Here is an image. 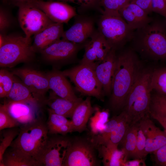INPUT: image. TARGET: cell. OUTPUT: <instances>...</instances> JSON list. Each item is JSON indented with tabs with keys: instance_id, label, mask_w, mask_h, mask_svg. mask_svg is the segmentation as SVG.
<instances>
[{
	"instance_id": "obj_1",
	"label": "cell",
	"mask_w": 166,
	"mask_h": 166,
	"mask_svg": "<svg viewBox=\"0 0 166 166\" xmlns=\"http://www.w3.org/2000/svg\"><path fill=\"white\" fill-rule=\"evenodd\" d=\"M139 63L132 51L117 56L112 89L110 103L113 109L123 108L128 95L139 72Z\"/></svg>"
},
{
	"instance_id": "obj_2",
	"label": "cell",
	"mask_w": 166,
	"mask_h": 166,
	"mask_svg": "<svg viewBox=\"0 0 166 166\" xmlns=\"http://www.w3.org/2000/svg\"><path fill=\"white\" fill-rule=\"evenodd\" d=\"M152 72L140 70L126 100L123 111L131 125L137 123L149 114Z\"/></svg>"
},
{
	"instance_id": "obj_3",
	"label": "cell",
	"mask_w": 166,
	"mask_h": 166,
	"mask_svg": "<svg viewBox=\"0 0 166 166\" xmlns=\"http://www.w3.org/2000/svg\"><path fill=\"white\" fill-rule=\"evenodd\" d=\"M48 133L47 125L40 118L30 123L22 125L10 147L23 151L40 164V159L49 138Z\"/></svg>"
},
{
	"instance_id": "obj_4",
	"label": "cell",
	"mask_w": 166,
	"mask_h": 166,
	"mask_svg": "<svg viewBox=\"0 0 166 166\" xmlns=\"http://www.w3.org/2000/svg\"><path fill=\"white\" fill-rule=\"evenodd\" d=\"M35 52L31 38L16 34L0 35L1 67H11L19 63L29 62Z\"/></svg>"
},
{
	"instance_id": "obj_5",
	"label": "cell",
	"mask_w": 166,
	"mask_h": 166,
	"mask_svg": "<svg viewBox=\"0 0 166 166\" xmlns=\"http://www.w3.org/2000/svg\"><path fill=\"white\" fill-rule=\"evenodd\" d=\"M97 30L112 49L116 50L132 38L133 31L119 12L103 10L98 22Z\"/></svg>"
},
{
	"instance_id": "obj_6",
	"label": "cell",
	"mask_w": 166,
	"mask_h": 166,
	"mask_svg": "<svg viewBox=\"0 0 166 166\" xmlns=\"http://www.w3.org/2000/svg\"><path fill=\"white\" fill-rule=\"evenodd\" d=\"M151 21L137 30L134 38L144 53L154 59L166 61L165 26L159 22Z\"/></svg>"
},
{
	"instance_id": "obj_7",
	"label": "cell",
	"mask_w": 166,
	"mask_h": 166,
	"mask_svg": "<svg viewBox=\"0 0 166 166\" xmlns=\"http://www.w3.org/2000/svg\"><path fill=\"white\" fill-rule=\"evenodd\" d=\"M61 72L70 79L77 91L82 94L100 99L103 98L104 93L93 68L80 63Z\"/></svg>"
},
{
	"instance_id": "obj_8",
	"label": "cell",
	"mask_w": 166,
	"mask_h": 166,
	"mask_svg": "<svg viewBox=\"0 0 166 166\" xmlns=\"http://www.w3.org/2000/svg\"><path fill=\"white\" fill-rule=\"evenodd\" d=\"M96 146L91 140L76 138L69 140L63 166L100 165L96 153Z\"/></svg>"
},
{
	"instance_id": "obj_9",
	"label": "cell",
	"mask_w": 166,
	"mask_h": 166,
	"mask_svg": "<svg viewBox=\"0 0 166 166\" xmlns=\"http://www.w3.org/2000/svg\"><path fill=\"white\" fill-rule=\"evenodd\" d=\"M18 7V21L27 38H31L54 22L32 3L21 5Z\"/></svg>"
},
{
	"instance_id": "obj_10",
	"label": "cell",
	"mask_w": 166,
	"mask_h": 166,
	"mask_svg": "<svg viewBox=\"0 0 166 166\" xmlns=\"http://www.w3.org/2000/svg\"><path fill=\"white\" fill-rule=\"evenodd\" d=\"M12 73L21 79L22 83L39 101L43 99L45 93L49 89V81L46 74L28 68L17 69L14 70Z\"/></svg>"
},
{
	"instance_id": "obj_11",
	"label": "cell",
	"mask_w": 166,
	"mask_h": 166,
	"mask_svg": "<svg viewBox=\"0 0 166 166\" xmlns=\"http://www.w3.org/2000/svg\"><path fill=\"white\" fill-rule=\"evenodd\" d=\"M69 140L60 136L49 138L39 160L41 166H63Z\"/></svg>"
},
{
	"instance_id": "obj_12",
	"label": "cell",
	"mask_w": 166,
	"mask_h": 166,
	"mask_svg": "<svg viewBox=\"0 0 166 166\" xmlns=\"http://www.w3.org/2000/svg\"><path fill=\"white\" fill-rule=\"evenodd\" d=\"M32 3L55 22L67 23L72 18L77 15L75 9L66 2L36 0Z\"/></svg>"
},
{
	"instance_id": "obj_13",
	"label": "cell",
	"mask_w": 166,
	"mask_h": 166,
	"mask_svg": "<svg viewBox=\"0 0 166 166\" xmlns=\"http://www.w3.org/2000/svg\"><path fill=\"white\" fill-rule=\"evenodd\" d=\"M81 45H83L75 44L61 38L40 52L43 58L49 62L66 61L75 58Z\"/></svg>"
},
{
	"instance_id": "obj_14",
	"label": "cell",
	"mask_w": 166,
	"mask_h": 166,
	"mask_svg": "<svg viewBox=\"0 0 166 166\" xmlns=\"http://www.w3.org/2000/svg\"><path fill=\"white\" fill-rule=\"evenodd\" d=\"M96 31L93 18L85 16H77L72 26L64 31L61 38L75 44L83 45Z\"/></svg>"
},
{
	"instance_id": "obj_15",
	"label": "cell",
	"mask_w": 166,
	"mask_h": 166,
	"mask_svg": "<svg viewBox=\"0 0 166 166\" xmlns=\"http://www.w3.org/2000/svg\"><path fill=\"white\" fill-rule=\"evenodd\" d=\"M115 51V49H112L105 58L98 63L94 68L96 74L104 93L106 94H109L112 91L117 59Z\"/></svg>"
},
{
	"instance_id": "obj_16",
	"label": "cell",
	"mask_w": 166,
	"mask_h": 166,
	"mask_svg": "<svg viewBox=\"0 0 166 166\" xmlns=\"http://www.w3.org/2000/svg\"><path fill=\"white\" fill-rule=\"evenodd\" d=\"M4 104L9 113L19 124H26L40 119L38 103L9 101Z\"/></svg>"
},
{
	"instance_id": "obj_17",
	"label": "cell",
	"mask_w": 166,
	"mask_h": 166,
	"mask_svg": "<svg viewBox=\"0 0 166 166\" xmlns=\"http://www.w3.org/2000/svg\"><path fill=\"white\" fill-rule=\"evenodd\" d=\"M138 124L146 138V156L166 144V133L156 126L148 116L142 119Z\"/></svg>"
},
{
	"instance_id": "obj_18",
	"label": "cell",
	"mask_w": 166,
	"mask_h": 166,
	"mask_svg": "<svg viewBox=\"0 0 166 166\" xmlns=\"http://www.w3.org/2000/svg\"><path fill=\"white\" fill-rule=\"evenodd\" d=\"M46 75L49 89L52 90L57 96L73 101L82 100L75 95L69 83L61 72L53 71Z\"/></svg>"
},
{
	"instance_id": "obj_19",
	"label": "cell",
	"mask_w": 166,
	"mask_h": 166,
	"mask_svg": "<svg viewBox=\"0 0 166 166\" xmlns=\"http://www.w3.org/2000/svg\"><path fill=\"white\" fill-rule=\"evenodd\" d=\"M119 13L132 30L142 28L151 21L148 14L144 10L130 2L120 9Z\"/></svg>"
},
{
	"instance_id": "obj_20",
	"label": "cell",
	"mask_w": 166,
	"mask_h": 166,
	"mask_svg": "<svg viewBox=\"0 0 166 166\" xmlns=\"http://www.w3.org/2000/svg\"><path fill=\"white\" fill-rule=\"evenodd\" d=\"M63 23L54 22L34 35L32 46L35 52L41 51L61 38L64 32Z\"/></svg>"
},
{
	"instance_id": "obj_21",
	"label": "cell",
	"mask_w": 166,
	"mask_h": 166,
	"mask_svg": "<svg viewBox=\"0 0 166 166\" xmlns=\"http://www.w3.org/2000/svg\"><path fill=\"white\" fill-rule=\"evenodd\" d=\"M94 111L95 108L91 105L89 97L80 103L75 109L71 118L73 132L80 133L85 130L87 123Z\"/></svg>"
},
{
	"instance_id": "obj_22",
	"label": "cell",
	"mask_w": 166,
	"mask_h": 166,
	"mask_svg": "<svg viewBox=\"0 0 166 166\" xmlns=\"http://www.w3.org/2000/svg\"><path fill=\"white\" fill-rule=\"evenodd\" d=\"M0 166H39V163L34 158L23 151L11 147L7 149Z\"/></svg>"
},
{
	"instance_id": "obj_23",
	"label": "cell",
	"mask_w": 166,
	"mask_h": 166,
	"mask_svg": "<svg viewBox=\"0 0 166 166\" xmlns=\"http://www.w3.org/2000/svg\"><path fill=\"white\" fill-rule=\"evenodd\" d=\"M118 146L109 143L96 146L104 166H122L125 162L124 156L122 150L118 149Z\"/></svg>"
},
{
	"instance_id": "obj_24",
	"label": "cell",
	"mask_w": 166,
	"mask_h": 166,
	"mask_svg": "<svg viewBox=\"0 0 166 166\" xmlns=\"http://www.w3.org/2000/svg\"><path fill=\"white\" fill-rule=\"evenodd\" d=\"M82 100L73 101L61 98L54 93L47 101L48 109L54 113L66 118H71L77 105Z\"/></svg>"
},
{
	"instance_id": "obj_25",
	"label": "cell",
	"mask_w": 166,
	"mask_h": 166,
	"mask_svg": "<svg viewBox=\"0 0 166 166\" xmlns=\"http://www.w3.org/2000/svg\"><path fill=\"white\" fill-rule=\"evenodd\" d=\"M49 117L47 126L48 132L51 134L65 135L73 132L71 121L62 115L57 114L48 109Z\"/></svg>"
},
{
	"instance_id": "obj_26",
	"label": "cell",
	"mask_w": 166,
	"mask_h": 166,
	"mask_svg": "<svg viewBox=\"0 0 166 166\" xmlns=\"http://www.w3.org/2000/svg\"><path fill=\"white\" fill-rule=\"evenodd\" d=\"M7 97L9 101L30 102L38 103L39 101L34 96L28 88L23 83L14 78V82Z\"/></svg>"
},
{
	"instance_id": "obj_27",
	"label": "cell",
	"mask_w": 166,
	"mask_h": 166,
	"mask_svg": "<svg viewBox=\"0 0 166 166\" xmlns=\"http://www.w3.org/2000/svg\"><path fill=\"white\" fill-rule=\"evenodd\" d=\"M137 128V123L131 125L120 142L122 145L121 150L124 156L125 161L130 158L135 159Z\"/></svg>"
},
{
	"instance_id": "obj_28",
	"label": "cell",
	"mask_w": 166,
	"mask_h": 166,
	"mask_svg": "<svg viewBox=\"0 0 166 166\" xmlns=\"http://www.w3.org/2000/svg\"><path fill=\"white\" fill-rule=\"evenodd\" d=\"M150 85L152 91L166 97V67L157 68L152 72Z\"/></svg>"
},
{
	"instance_id": "obj_29",
	"label": "cell",
	"mask_w": 166,
	"mask_h": 166,
	"mask_svg": "<svg viewBox=\"0 0 166 166\" xmlns=\"http://www.w3.org/2000/svg\"><path fill=\"white\" fill-rule=\"evenodd\" d=\"M122 112L123 115L121 118L112 131L109 140L106 143H109L118 145L131 125L125 113L123 111Z\"/></svg>"
},
{
	"instance_id": "obj_30",
	"label": "cell",
	"mask_w": 166,
	"mask_h": 166,
	"mask_svg": "<svg viewBox=\"0 0 166 166\" xmlns=\"http://www.w3.org/2000/svg\"><path fill=\"white\" fill-rule=\"evenodd\" d=\"M94 116L90 118V126L92 133L97 135L103 131L105 124L109 121L108 110L101 111L98 108H95Z\"/></svg>"
},
{
	"instance_id": "obj_31",
	"label": "cell",
	"mask_w": 166,
	"mask_h": 166,
	"mask_svg": "<svg viewBox=\"0 0 166 166\" xmlns=\"http://www.w3.org/2000/svg\"><path fill=\"white\" fill-rule=\"evenodd\" d=\"M122 115V112L119 115L113 117L105 124L104 128L101 133L92 138L91 140L96 146L105 144L108 142L112 131L121 118Z\"/></svg>"
},
{
	"instance_id": "obj_32",
	"label": "cell",
	"mask_w": 166,
	"mask_h": 166,
	"mask_svg": "<svg viewBox=\"0 0 166 166\" xmlns=\"http://www.w3.org/2000/svg\"><path fill=\"white\" fill-rule=\"evenodd\" d=\"M19 131V129L17 127L9 128L3 131V137L0 143V164L2 162L3 157L5 151L10 147Z\"/></svg>"
},
{
	"instance_id": "obj_33",
	"label": "cell",
	"mask_w": 166,
	"mask_h": 166,
	"mask_svg": "<svg viewBox=\"0 0 166 166\" xmlns=\"http://www.w3.org/2000/svg\"><path fill=\"white\" fill-rule=\"evenodd\" d=\"M19 125L8 112L4 104L0 106V130L17 127Z\"/></svg>"
},
{
	"instance_id": "obj_34",
	"label": "cell",
	"mask_w": 166,
	"mask_h": 166,
	"mask_svg": "<svg viewBox=\"0 0 166 166\" xmlns=\"http://www.w3.org/2000/svg\"><path fill=\"white\" fill-rule=\"evenodd\" d=\"M85 47L84 53L80 64L89 66L94 69L98 63L96 50L90 41L85 43Z\"/></svg>"
},
{
	"instance_id": "obj_35",
	"label": "cell",
	"mask_w": 166,
	"mask_h": 166,
	"mask_svg": "<svg viewBox=\"0 0 166 166\" xmlns=\"http://www.w3.org/2000/svg\"><path fill=\"white\" fill-rule=\"evenodd\" d=\"M13 19L8 10L1 6H0V34H6V32L13 23Z\"/></svg>"
},
{
	"instance_id": "obj_36",
	"label": "cell",
	"mask_w": 166,
	"mask_h": 166,
	"mask_svg": "<svg viewBox=\"0 0 166 166\" xmlns=\"http://www.w3.org/2000/svg\"><path fill=\"white\" fill-rule=\"evenodd\" d=\"M137 139L135 159H143L146 156L145 149L146 145V138L143 132L137 123Z\"/></svg>"
},
{
	"instance_id": "obj_37",
	"label": "cell",
	"mask_w": 166,
	"mask_h": 166,
	"mask_svg": "<svg viewBox=\"0 0 166 166\" xmlns=\"http://www.w3.org/2000/svg\"><path fill=\"white\" fill-rule=\"evenodd\" d=\"M130 2V0H100L99 5L104 11L119 12L124 6Z\"/></svg>"
},
{
	"instance_id": "obj_38",
	"label": "cell",
	"mask_w": 166,
	"mask_h": 166,
	"mask_svg": "<svg viewBox=\"0 0 166 166\" xmlns=\"http://www.w3.org/2000/svg\"><path fill=\"white\" fill-rule=\"evenodd\" d=\"M14 74L7 70L2 69L0 70V85L4 89L8 96L14 82Z\"/></svg>"
},
{
	"instance_id": "obj_39",
	"label": "cell",
	"mask_w": 166,
	"mask_h": 166,
	"mask_svg": "<svg viewBox=\"0 0 166 166\" xmlns=\"http://www.w3.org/2000/svg\"><path fill=\"white\" fill-rule=\"evenodd\" d=\"M55 1L65 2H71L77 4L80 6V10H86L93 9H97L102 10L99 8L100 0H43Z\"/></svg>"
},
{
	"instance_id": "obj_40",
	"label": "cell",
	"mask_w": 166,
	"mask_h": 166,
	"mask_svg": "<svg viewBox=\"0 0 166 166\" xmlns=\"http://www.w3.org/2000/svg\"><path fill=\"white\" fill-rule=\"evenodd\" d=\"M150 109L166 113V97L156 93L152 97Z\"/></svg>"
},
{
	"instance_id": "obj_41",
	"label": "cell",
	"mask_w": 166,
	"mask_h": 166,
	"mask_svg": "<svg viewBox=\"0 0 166 166\" xmlns=\"http://www.w3.org/2000/svg\"><path fill=\"white\" fill-rule=\"evenodd\" d=\"M151 9L166 19V0H151Z\"/></svg>"
},
{
	"instance_id": "obj_42",
	"label": "cell",
	"mask_w": 166,
	"mask_h": 166,
	"mask_svg": "<svg viewBox=\"0 0 166 166\" xmlns=\"http://www.w3.org/2000/svg\"><path fill=\"white\" fill-rule=\"evenodd\" d=\"M155 161L157 165L163 166L166 161V144L153 152Z\"/></svg>"
},
{
	"instance_id": "obj_43",
	"label": "cell",
	"mask_w": 166,
	"mask_h": 166,
	"mask_svg": "<svg viewBox=\"0 0 166 166\" xmlns=\"http://www.w3.org/2000/svg\"><path fill=\"white\" fill-rule=\"evenodd\" d=\"M150 114L154 119L156 120L164 128L166 133V113L160 111L152 110Z\"/></svg>"
},
{
	"instance_id": "obj_44",
	"label": "cell",
	"mask_w": 166,
	"mask_h": 166,
	"mask_svg": "<svg viewBox=\"0 0 166 166\" xmlns=\"http://www.w3.org/2000/svg\"><path fill=\"white\" fill-rule=\"evenodd\" d=\"M151 1V0H130V2L138 6L148 14L152 12Z\"/></svg>"
},
{
	"instance_id": "obj_45",
	"label": "cell",
	"mask_w": 166,
	"mask_h": 166,
	"mask_svg": "<svg viewBox=\"0 0 166 166\" xmlns=\"http://www.w3.org/2000/svg\"><path fill=\"white\" fill-rule=\"evenodd\" d=\"M143 159H135L130 161L124 162L122 166H146Z\"/></svg>"
},
{
	"instance_id": "obj_46",
	"label": "cell",
	"mask_w": 166,
	"mask_h": 166,
	"mask_svg": "<svg viewBox=\"0 0 166 166\" xmlns=\"http://www.w3.org/2000/svg\"><path fill=\"white\" fill-rule=\"evenodd\" d=\"M36 0H7L11 4L17 7L21 5L32 3Z\"/></svg>"
},
{
	"instance_id": "obj_47",
	"label": "cell",
	"mask_w": 166,
	"mask_h": 166,
	"mask_svg": "<svg viewBox=\"0 0 166 166\" xmlns=\"http://www.w3.org/2000/svg\"><path fill=\"white\" fill-rule=\"evenodd\" d=\"M6 92L3 87L0 85V98H4L6 97Z\"/></svg>"
},
{
	"instance_id": "obj_48",
	"label": "cell",
	"mask_w": 166,
	"mask_h": 166,
	"mask_svg": "<svg viewBox=\"0 0 166 166\" xmlns=\"http://www.w3.org/2000/svg\"><path fill=\"white\" fill-rule=\"evenodd\" d=\"M4 3H7V0H2Z\"/></svg>"
},
{
	"instance_id": "obj_49",
	"label": "cell",
	"mask_w": 166,
	"mask_h": 166,
	"mask_svg": "<svg viewBox=\"0 0 166 166\" xmlns=\"http://www.w3.org/2000/svg\"><path fill=\"white\" fill-rule=\"evenodd\" d=\"M163 166H166V161L165 162V163L164 164H163Z\"/></svg>"
}]
</instances>
